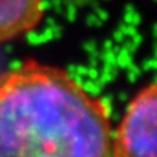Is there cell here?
I'll list each match as a JSON object with an SVG mask.
<instances>
[{"label":"cell","instance_id":"obj_1","mask_svg":"<svg viewBox=\"0 0 157 157\" xmlns=\"http://www.w3.org/2000/svg\"><path fill=\"white\" fill-rule=\"evenodd\" d=\"M108 109L63 69L0 72V157H110Z\"/></svg>","mask_w":157,"mask_h":157},{"label":"cell","instance_id":"obj_3","mask_svg":"<svg viewBox=\"0 0 157 157\" xmlns=\"http://www.w3.org/2000/svg\"><path fill=\"white\" fill-rule=\"evenodd\" d=\"M43 17V0H0V44L32 32Z\"/></svg>","mask_w":157,"mask_h":157},{"label":"cell","instance_id":"obj_2","mask_svg":"<svg viewBox=\"0 0 157 157\" xmlns=\"http://www.w3.org/2000/svg\"><path fill=\"white\" fill-rule=\"evenodd\" d=\"M156 84L130 102L110 144V157H156Z\"/></svg>","mask_w":157,"mask_h":157}]
</instances>
